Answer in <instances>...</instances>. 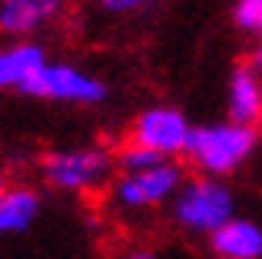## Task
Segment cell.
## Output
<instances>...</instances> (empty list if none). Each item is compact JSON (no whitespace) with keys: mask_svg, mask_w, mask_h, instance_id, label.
Instances as JSON below:
<instances>
[{"mask_svg":"<svg viewBox=\"0 0 262 259\" xmlns=\"http://www.w3.org/2000/svg\"><path fill=\"white\" fill-rule=\"evenodd\" d=\"M259 38H262V29H259Z\"/></svg>","mask_w":262,"mask_h":259,"instance_id":"18","label":"cell"},{"mask_svg":"<svg viewBox=\"0 0 262 259\" xmlns=\"http://www.w3.org/2000/svg\"><path fill=\"white\" fill-rule=\"evenodd\" d=\"M42 211V196L32 186H7L0 192V237H16L35 224Z\"/></svg>","mask_w":262,"mask_h":259,"instance_id":"11","label":"cell"},{"mask_svg":"<svg viewBox=\"0 0 262 259\" xmlns=\"http://www.w3.org/2000/svg\"><path fill=\"white\" fill-rule=\"evenodd\" d=\"M45 61V48L35 38H10L7 45H0V93L4 90L23 93V87L32 80Z\"/></svg>","mask_w":262,"mask_h":259,"instance_id":"9","label":"cell"},{"mask_svg":"<svg viewBox=\"0 0 262 259\" xmlns=\"http://www.w3.org/2000/svg\"><path fill=\"white\" fill-rule=\"evenodd\" d=\"M214 259H262V224L233 214L208 237Z\"/></svg>","mask_w":262,"mask_h":259,"instance_id":"10","label":"cell"},{"mask_svg":"<svg viewBox=\"0 0 262 259\" xmlns=\"http://www.w3.org/2000/svg\"><path fill=\"white\" fill-rule=\"evenodd\" d=\"M227 119L259 128L262 125V74L250 64H237L227 80Z\"/></svg>","mask_w":262,"mask_h":259,"instance_id":"8","label":"cell"},{"mask_svg":"<svg viewBox=\"0 0 262 259\" xmlns=\"http://www.w3.org/2000/svg\"><path fill=\"white\" fill-rule=\"evenodd\" d=\"M192 122L186 119V112L176 106H166V102H157V106L141 109L128 125V141L135 144L150 147L154 154H160L166 160L186 157L189 138H192Z\"/></svg>","mask_w":262,"mask_h":259,"instance_id":"6","label":"cell"},{"mask_svg":"<svg viewBox=\"0 0 262 259\" xmlns=\"http://www.w3.org/2000/svg\"><path fill=\"white\" fill-rule=\"evenodd\" d=\"M112 166L115 157L102 147H58L42 157V179L58 192L83 196V192L106 186Z\"/></svg>","mask_w":262,"mask_h":259,"instance_id":"4","label":"cell"},{"mask_svg":"<svg viewBox=\"0 0 262 259\" xmlns=\"http://www.w3.org/2000/svg\"><path fill=\"white\" fill-rule=\"evenodd\" d=\"M237 214V196L224 183V176H186L182 189L169 205L173 224L189 237H211L221 224H227Z\"/></svg>","mask_w":262,"mask_h":259,"instance_id":"1","label":"cell"},{"mask_svg":"<svg viewBox=\"0 0 262 259\" xmlns=\"http://www.w3.org/2000/svg\"><path fill=\"white\" fill-rule=\"evenodd\" d=\"M68 0H0V35L7 38H35L55 26Z\"/></svg>","mask_w":262,"mask_h":259,"instance_id":"7","label":"cell"},{"mask_svg":"<svg viewBox=\"0 0 262 259\" xmlns=\"http://www.w3.org/2000/svg\"><path fill=\"white\" fill-rule=\"evenodd\" d=\"M119 259H160L154 250H128V253H122Z\"/></svg>","mask_w":262,"mask_h":259,"instance_id":"16","label":"cell"},{"mask_svg":"<svg viewBox=\"0 0 262 259\" xmlns=\"http://www.w3.org/2000/svg\"><path fill=\"white\" fill-rule=\"evenodd\" d=\"M23 93L45 102H64V106H99L109 96V87L102 77L77 68V64L45 61L32 80L23 87Z\"/></svg>","mask_w":262,"mask_h":259,"instance_id":"5","label":"cell"},{"mask_svg":"<svg viewBox=\"0 0 262 259\" xmlns=\"http://www.w3.org/2000/svg\"><path fill=\"white\" fill-rule=\"evenodd\" d=\"M7 186H10V183H7V173H4V170H0V192H4Z\"/></svg>","mask_w":262,"mask_h":259,"instance_id":"17","label":"cell"},{"mask_svg":"<svg viewBox=\"0 0 262 259\" xmlns=\"http://www.w3.org/2000/svg\"><path fill=\"white\" fill-rule=\"evenodd\" d=\"M93 7L106 16H115V19H125V16H135V13L154 7V0H93Z\"/></svg>","mask_w":262,"mask_h":259,"instance_id":"14","label":"cell"},{"mask_svg":"<svg viewBox=\"0 0 262 259\" xmlns=\"http://www.w3.org/2000/svg\"><path fill=\"white\" fill-rule=\"evenodd\" d=\"M233 23H237L240 32L259 35V29H262V0H237V4H233Z\"/></svg>","mask_w":262,"mask_h":259,"instance_id":"13","label":"cell"},{"mask_svg":"<svg viewBox=\"0 0 262 259\" xmlns=\"http://www.w3.org/2000/svg\"><path fill=\"white\" fill-rule=\"evenodd\" d=\"M246 64H250L253 71H259V74H262V38L256 42V48L250 51V61H246Z\"/></svg>","mask_w":262,"mask_h":259,"instance_id":"15","label":"cell"},{"mask_svg":"<svg viewBox=\"0 0 262 259\" xmlns=\"http://www.w3.org/2000/svg\"><path fill=\"white\" fill-rule=\"evenodd\" d=\"M182 183H186V170L176 160H160L147 170L119 173L109 186V202L119 214H128V218L150 214V211L169 208Z\"/></svg>","mask_w":262,"mask_h":259,"instance_id":"3","label":"cell"},{"mask_svg":"<svg viewBox=\"0 0 262 259\" xmlns=\"http://www.w3.org/2000/svg\"><path fill=\"white\" fill-rule=\"evenodd\" d=\"M166 157H160V154H154L150 147L144 144H135V141H125V144L115 150V170L119 173H131V170H147V166L160 163Z\"/></svg>","mask_w":262,"mask_h":259,"instance_id":"12","label":"cell"},{"mask_svg":"<svg viewBox=\"0 0 262 259\" xmlns=\"http://www.w3.org/2000/svg\"><path fill=\"white\" fill-rule=\"evenodd\" d=\"M256 150V128L240 125L233 119L211 122V125H195L186 160L199 173L208 176H230L250 160V154Z\"/></svg>","mask_w":262,"mask_h":259,"instance_id":"2","label":"cell"}]
</instances>
